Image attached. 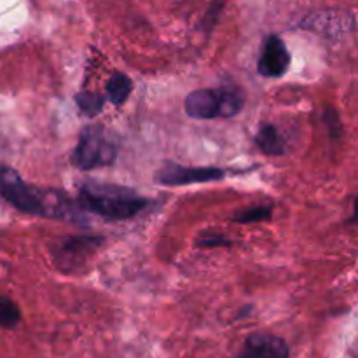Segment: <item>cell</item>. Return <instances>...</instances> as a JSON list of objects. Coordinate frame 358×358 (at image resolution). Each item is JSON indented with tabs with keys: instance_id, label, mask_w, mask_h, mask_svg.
I'll list each match as a JSON object with an SVG mask.
<instances>
[{
	"instance_id": "7a4b0ae2",
	"label": "cell",
	"mask_w": 358,
	"mask_h": 358,
	"mask_svg": "<svg viewBox=\"0 0 358 358\" xmlns=\"http://www.w3.org/2000/svg\"><path fill=\"white\" fill-rule=\"evenodd\" d=\"M79 205L107 220H128L145 210L149 199L122 185L86 182L80 185Z\"/></svg>"
},
{
	"instance_id": "30bf717a",
	"label": "cell",
	"mask_w": 358,
	"mask_h": 358,
	"mask_svg": "<svg viewBox=\"0 0 358 358\" xmlns=\"http://www.w3.org/2000/svg\"><path fill=\"white\" fill-rule=\"evenodd\" d=\"M133 90V83L129 80L128 76L121 72L112 73L110 79L107 80V86H105V91H107V98L110 103H114L115 107L124 103L128 100L129 93Z\"/></svg>"
},
{
	"instance_id": "5b68a950",
	"label": "cell",
	"mask_w": 358,
	"mask_h": 358,
	"mask_svg": "<svg viewBox=\"0 0 358 358\" xmlns=\"http://www.w3.org/2000/svg\"><path fill=\"white\" fill-rule=\"evenodd\" d=\"M226 171L220 168H189L182 164L168 163L156 173V182L168 187L189 184H203V182H213L224 178Z\"/></svg>"
},
{
	"instance_id": "8992f818",
	"label": "cell",
	"mask_w": 358,
	"mask_h": 358,
	"mask_svg": "<svg viewBox=\"0 0 358 358\" xmlns=\"http://www.w3.org/2000/svg\"><path fill=\"white\" fill-rule=\"evenodd\" d=\"M290 55L285 42L278 35H269L262 45L261 58L257 62V70L264 77H282L289 70Z\"/></svg>"
},
{
	"instance_id": "6da1fadb",
	"label": "cell",
	"mask_w": 358,
	"mask_h": 358,
	"mask_svg": "<svg viewBox=\"0 0 358 358\" xmlns=\"http://www.w3.org/2000/svg\"><path fill=\"white\" fill-rule=\"evenodd\" d=\"M0 196L7 203L23 213L48 217V219H65L79 222L83 219L77 206L62 191L38 189L28 185L16 170L0 166Z\"/></svg>"
},
{
	"instance_id": "5bb4252c",
	"label": "cell",
	"mask_w": 358,
	"mask_h": 358,
	"mask_svg": "<svg viewBox=\"0 0 358 358\" xmlns=\"http://www.w3.org/2000/svg\"><path fill=\"white\" fill-rule=\"evenodd\" d=\"M198 245L199 247H215V245H229V241L220 236V234H215L212 238H210V234H203L198 240Z\"/></svg>"
},
{
	"instance_id": "8fae6325",
	"label": "cell",
	"mask_w": 358,
	"mask_h": 358,
	"mask_svg": "<svg viewBox=\"0 0 358 358\" xmlns=\"http://www.w3.org/2000/svg\"><path fill=\"white\" fill-rule=\"evenodd\" d=\"M76 101H77V107L80 108V112H83L84 115H87V117H94V115L100 114L101 108H103L105 98L96 93L83 91V93L77 94Z\"/></svg>"
},
{
	"instance_id": "7c38bea8",
	"label": "cell",
	"mask_w": 358,
	"mask_h": 358,
	"mask_svg": "<svg viewBox=\"0 0 358 358\" xmlns=\"http://www.w3.org/2000/svg\"><path fill=\"white\" fill-rule=\"evenodd\" d=\"M21 320L20 308L7 297L0 299V327L14 329Z\"/></svg>"
},
{
	"instance_id": "4fadbf2b",
	"label": "cell",
	"mask_w": 358,
	"mask_h": 358,
	"mask_svg": "<svg viewBox=\"0 0 358 358\" xmlns=\"http://www.w3.org/2000/svg\"><path fill=\"white\" fill-rule=\"evenodd\" d=\"M271 208L269 206H254L240 212L238 215L233 217V222L238 224H252V222H262V220L271 219Z\"/></svg>"
},
{
	"instance_id": "9c48e42d",
	"label": "cell",
	"mask_w": 358,
	"mask_h": 358,
	"mask_svg": "<svg viewBox=\"0 0 358 358\" xmlns=\"http://www.w3.org/2000/svg\"><path fill=\"white\" fill-rule=\"evenodd\" d=\"M255 143L268 156H282V154H285V140L273 124H262L259 128Z\"/></svg>"
},
{
	"instance_id": "277c9868",
	"label": "cell",
	"mask_w": 358,
	"mask_h": 358,
	"mask_svg": "<svg viewBox=\"0 0 358 358\" xmlns=\"http://www.w3.org/2000/svg\"><path fill=\"white\" fill-rule=\"evenodd\" d=\"M103 238L100 236H70L65 238L58 247L52 248V259L55 264L65 273L79 271L80 266L86 264L87 259L93 255Z\"/></svg>"
},
{
	"instance_id": "3957f363",
	"label": "cell",
	"mask_w": 358,
	"mask_h": 358,
	"mask_svg": "<svg viewBox=\"0 0 358 358\" xmlns=\"http://www.w3.org/2000/svg\"><path fill=\"white\" fill-rule=\"evenodd\" d=\"M117 157V143L107 135L101 126H87L80 131L79 143L73 150L72 163L79 170H93L98 166H108Z\"/></svg>"
},
{
	"instance_id": "ba28073f",
	"label": "cell",
	"mask_w": 358,
	"mask_h": 358,
	"mask_svg": "<svg viewBox=\"0 0 358 358\" xmlns=\"http://www.w3.org/2000/svg\"><path fill=\"white\" fill-rule=\"evenodd\" d=\"M222 110V87L198 90L185 98V112L192 119H215Z\"/></svg>"
},
{
	"instance_id": "52a82bcc",
	"label": "cell",
	"mask_w": 358,
	"mask_h": 358,
	"mask_svg": "<svg viewBox=\"0 0 358 358\" xmlns=\"http://www.w3.org/2000/svg\"><path fill=\"white\" fill-rule=\"evenodd\" d=\"M289 345L273 334H252L245 341L238 358H289Z\"/></svg>"
}]
</instances>
